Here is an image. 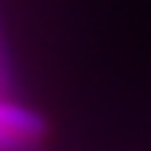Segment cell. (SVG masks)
<instances>
[{"instance_id": "6da1fadb", "label": "cell", "mask_w": 151, "mask_h": 151, "mask_svg": "<svg viewBox=\"0 0 151 151\" xmlns=\"http://www.w3.org/2000/svg\"><path fill=\"white\" fill-rule=\"evenodd\" d=\"M0 104H3V98H0ZM0 151H25L20 143L14 140V137L9 134V132L3 129V123H0Z\"/></svg>"}]
</instances>
